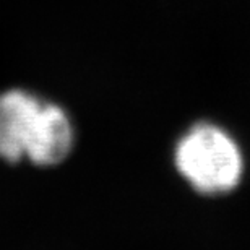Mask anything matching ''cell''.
<instances>
[{
    "instance_id": "7a4b0ae2",
    "label": "cell",
    "mask_w": 250,
    "mask_h": 250,
    "mask_svg": "<svg viewBox=\"0 0 250 250\" xmlns=\"http://www.w3.org/2000/svg\"><path fill=\"white\" fill-rule=\"evenodd\" d=\"M44 103V99L24 89L0 93V159L7 163L26 159L28 145Z\"/></svg>"
},
{
    "instance_id": "6da1fadb",
    "label": "cell",
    "mask_w": 250,
    "mask_h": 250,
    "mask_svg": "<svg viewBox=\"0 0 250 250\" xmlns=\"http://www.w3.org/2000/svg\"><path fill=\"white\" fill-rule=\"evenodd\" d=\"M179 174L202 195H223L244 176V154L232 135L209 122L192 125L174 149Z\"/></svg>"
},
{
    "instance_id": "3957f363",
    "label": "cell",
    "mask_w": 250,
    "mask_h": 250,
    "mask_svg": "<svg viewBox=\"0 0 250 250\" xmlns=\"http://www.w3.org/2000/svg\"><path fill=\"white\" fill-rule=\"evenodd\" d=\"M73 125L68 114L54 103H44L36 130L26 149V159L36 166H57L72 153Z\"/></svg>"
}]
</instances>
